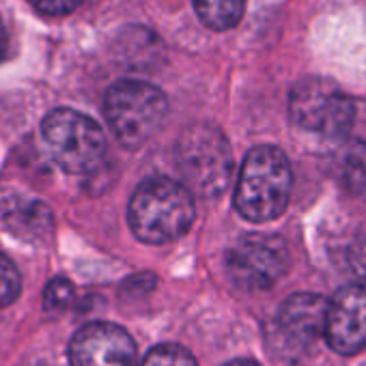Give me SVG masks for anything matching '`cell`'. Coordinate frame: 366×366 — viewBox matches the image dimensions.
I'll use <instances>...</instances> for the list:
<instances>
[{
  "instance_id": "obj_4",
  "label": "cell",
  "mask_w": 366,
  "mask_h": 366,
  "mask_svg": "<svg viewBox=\"0 0 366 366\" xmlns=\"http://www.w3.org/2000/svg\"><path fill=\"white\" fill-rule=\"evenodd\" d=\"M166 112V95L157 86L140 80L112 84L104 99L106 121L117 140L127 149L142 147L162 127Z\"/></svg>"
},
{
  "instance_id": "obj_16",
  "label": "cell",
  "mask_w": 366,
  "mask_h": 366,
  "mask_svg": "<svg viewBox=\"0 0 366 366\" xmlns=\"http://www.w3.org/2000/svg\"><path fill=\"white\" fill-rule=\"evenodd\" d=\"M345 265L353 276H357L366 285V235L353 239L345 248Z\"/></svg>"
},
{
  "instance_id": "obj_12",
  "label": "cell",
  "mask_w": 366,
  "mask_h": 366,
  "mask_svg": "<svg viewBox=\"0 0 366 366\" xmlns=\"http://www.w3.org/2000/svg\"><path fill=\"white\" fill-rule=\"evenodd\" d=\"M197 16L212 31L235 29L246 9V0H192Z\"/></svg>"
},
{
  "instance_id": "obj_5",
  "label": "cell",
  "mask_w": 366,
  "mask_h": 366,
  "mask_svg": "<svg viewBox=\"0 0 366 366\" xmlns=\"http://www.w3.org/2000/svg\"><path fill=\"white\" fill-rule=\"evenodd\" d=\"M41 134L54 162L69 174L95 170L106 155V136L102 127L78 110H52L41 123Z\"/></svg>"
},
{
  "instance_id": "obj_14",
  "label": "cell",
  "mask_w": 366,
  "mask_h": 366,
  "mask_svg": "<svg viewBox=\"0 0 366 366\" xmlns=\"http://www.w3.org/2000/svg\"><path fill=\"white\" fill-rule=\"evenodd\" d=\"M22 293V276L16 267V263L0 252V308L11 306Z\"/></svg>"
},
{
  "instance_id": "obj_11",
  "label": "cell",
  "mask_w": 366,
  "mask_h": 366,
  "mask_svg": "<svg viewBox=\"0 0 366 366\" xmlns=\"http://www.w3.org/2000/svg\"><path fill=\"white\" fill-rule=\"evenodd\" d=\"M334 172L349 194L366 201V142L345 140L334 153Z\"/></svg>"
},
{
  "instance_id": "obj_3",
  "label": "cell",
  "mask_w": 366,
  "mask_h": 366,
  "mask_svg": "<svg viewBox=\"0 0 366 366\" xmlns=\"http://www.w3.org/2000/svg\"><path fill=\"white\" fill-rule=\"evenodd\" d=\"M174 164L183 186L203 199H218L231 183V144L212 123H194L181 132L174 147Z\"/></svg>"
},
{
  "instance_id": "obj_10",
  "label": "cell",
  "mask_w": 366,
  "mask_h": 366,
  "mask_svg": "<svg viewBox=\"0 0 366 366\" xmlns=\"http://www.w3.org/2000/svg\"><path fill=\"white\" fill-rule=\"evenodd\" d=\"M325 338L340 355H353L366 347V285L342 287L327 304Z\"/></svg>"
},
{
  "instance_id": "obj_9",
  "label": "cell",
  "mask_w": 366,
  "mask_h": 366,
  "mask_svg": "<svg viewBox=\"0 0 366 366\" xmlns=\"http://www.w3.org/2000/svg\"><path fill=\"white\" fill-rule=\"evenodd\" d=\"M71 366H136V342L121 325L95 321L69 342Z\"/></svg>"
},
{
  "instance_id": "obj_2",
  "label": "cell",
  "mask_w": 366,
  "mask_h": 366,
  "mask_svg": "<svg viewBox=\"0 0 366 366\" xmlns=\"http://www.w3.org/2000/svg\"><path fill=\"white\" fill-rule=\"evenodd\" d=\"M293 188V172L287 155L278 147H254L244 157L235 207L250 222H269L282 216Z\"/></svg>"
},
{
  "instance_id": "obj_1",
  "label": "cell",
  "mask_w": 366,
  "mask_h": 366,
  "mask_svg": "<svg viewBox=\"0 0 366 366\" xmlns=\"http://www.w3.org/2000/svg\"><path fill=\"white\" fill-rule=\"evenodd\" d=\"M194 216L192 192L170 177L144 179L127 209L129 227L144 244H170L183 237L190 231Z\"/></svg>"
},
{
  "instance_id": "obj_18",
  "label": "cell",
  "mask_w": 366,
  "mask_h": 366,
  "mask_svg": "<svg viewBox=\"0 0 366 366\" xmlns=\"http://www.w3.org/2000/svg\"><path fill=\"white\" fill-rule=\"evenodd\" d=\"M9 54V33H7V26L0 18V63H3Z\"/></svg>"
},
{
  "instance_id": "obj_17",
  "label": "cell",
  "mask_w": 366,
  "mask_h": 366,
  "mask_svg": "<svg viewBox=\"0 0 366 366\" xmlns=\"http://www.w3.org/2000/svg\"><path fill=\"white\" fill-rule=\"evenodd\" d=\"M29 3L46 16H67L80 7L82 0H29Z\"/></svg>"
},
{
  "instance_id": "obj_19",
  "label": "cell",
  "mask_w": 366,
  "mask_h": 366,
  "mask_svg": "<svg viewBox=\"0 0 366 366\" xmlns=\"http://www.w3.org/2000/svg\"><path fill=\"white\" fill-rule=\"evenodd\" d=\"M222 366H261V364H257V362H252V360H233V362L222 364Z\"/></svg>"
},
{
  "instance_id": "obj_15",
  "label": "cell",
  "mask_w": 366,
  "mask_h": 366,
  "mask_svg": "<svg viewBox=\"0 0 366 366\" xmlns=\"http://www.w3.org/2000/svg\"><path fill=\"white\" fill-rule=\"evenodd\" d=\"M74 302V285L67 278H52L44 291V306L48 310H65Z\"/></svg>"
},
{
  "instance_id": "obj_7",
  "label": "cell",
  "mask_w": 366,
  "mask_h": 366,
  "mask_svg": "<svg viewBox=\"0 0 366 366\" xmlns=\"http://www.w3.org/2000/svg\"><path fill=\"white\" fill-rule=\"evenodd\" d=\"M289 248L285 239L267 233L244 235L227 252V274L242 291H265L289 269Z\"/></svg>"
},
{
  "instance_id": "obj_8",
  "label": "cell",
  "mask_w": 366,
  "mask_h": 366,
  "mask_svg": "<svg viewBox=\"0 0 366 366\" xmlns=\"http://www.w3.org/2000/svg\"><path fill=\"white\" fill-rule=\"evenodd\" d=\"M327 300L317 293H297L282 302L269 327V342L280 357L300 360L325 334Z\"/></svg>"
},
{
  "instance_id": "obj_13",
  "label": "cell",
  "mask_w": 366,
  "mask_h": 366,
  "mask_svg": "<svg viewBox=\"0 0 366 366\" xmlns=\"http://www.w3.org/2000/svg\"><path fill=\"white\" fill-rule=\"evenodd\" d=\"M140 366H199L194 355L179 345H157L140 362Z\"/></svg>"
},
{
  "instance_id": "obj_6",
  "label": "cell",
  "mask_w": 366,
  "mask_h": 366,
  "mask_svg": "<svg viewBox=\"0 0 366 366\" xmlns=\"http://www.w3.org/2000/svg\"><path fill=\"white\" fill-rule=\"evenodd\" d=\"M289 112L295 125L325 138H347L357 119L355 102L334 82L306 78L291 91Z\"/></svg>"
}]
</instances>
